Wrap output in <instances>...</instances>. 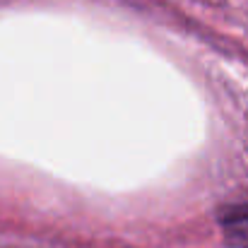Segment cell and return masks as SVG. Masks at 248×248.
I'll list each match as a JSON object with an SVG mask.
<instances>
[{"label": "cell", "mask_w": 248, "mask_h": 248, "mask_svg": "<svg viewBox=\"0 0 248 248\" xmlns=\"http://www.w3.org/2000/svg\"><path fill=\"white\" fill-rule=\"evenodd\" d=\"M222 227L232 246L248 248V205L227 207L222 212Z\"/></svg>", "instance_id": "6da1fadb"}]
</instances>
